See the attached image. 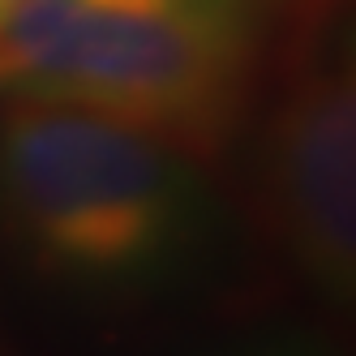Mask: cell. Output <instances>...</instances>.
I'll return each instance as SVG.
<instances>
[{"label":"cell","instance_id":"1","mask_svg":"<svg viewBox=\"0 0 356 356\" xmlns=\"http://www.w3.org/2000/svg\"><path fill=\"white\" fill-rule=\"evenodd\" d=\"M258 65V0H0V86L215 155Z\"/></svg>","mask_w":356,"mask_h":356},{"label":"cell","instance_id":"2","mask_svg":"<svg viewBox=\"0 0 356 356\" xmlns=\"http://www.w3.org/2000/svg\"><path fill=\"white\" fill-rule=\"evenodd\" d=\"M0 176L35 258L90 292L168 279L207 223V189L189 155L65 104L13 99Z\"/></svg>","mask_w":356,"mask_h":356},{"label":"cell","instance_id":"3","mask_svg":"<svg viewBox=\"0 0 356 356\" xmlns=\"http://www.w3.org/2000/svg\"><path fill=\"white\" fill-rule=\"evenodd\" d=\"M266 211L296 270L326 296L356 284V90L335 56H305L266 129Z\"/></svg>","mask_w":356,"mask_h":356},{"label":"cell","instance_id":"4","mask_svg":"<svg viewBox=\"0 0 356 356\" xmlns=\"http://www.w3.org/2000/svg\"><path fill=\"white\" fill-rule=\"evenodd\" d=\"M253 356H322V352L305 348V343H275V348H262V352H253Z\"/></svg>","mask_w":356,"mask_h":356}]
</instances>
